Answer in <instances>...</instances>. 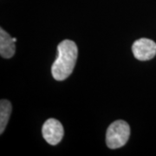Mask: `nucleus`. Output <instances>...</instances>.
Masks as SVG:
<instances>
[{
	"label": "nucleus",
	"instance_id": "nucleus-1",
	"mask_svg": "<svg viewBox=\"0 0 156 156\" xmlns=\"http://www.w3.org/2000/svg\"><path fill=\"white\" fill-rule=\"evenodd\" d=\"M58 55L51 67V73L56 81L67 79L75 68L77 60L78 49L71 40H63L57 46Z\"/></svg>",
	"mask_w": 156,
	"mask_h": 156
},
{
	"label": "nucleus",
	"instance_id": "nucleus-2",
	"mask_svg": "<svg viewBox=\"0 0 156 156\" xmlns=\"http://www.w3.org/2000/svg\"><path fill=\"white\" fill-rule=\"evenodd\" d=\"M130 135L129 125L122 120H118L108 127L106 133L107 146L111 149L122 147L128 142Z\"/></svg>",
	"mask_w": 156,
	"mask_h": 156
},
{
	"label": "nucleus",
	"instance_id": "nucleus-3",
	"mask_svg": "<svg viewBox=\"0 0 156 156\" xmlns=\"http://www.w3.org/2000/svg\"><path fill=\"white\" fill-rule=\"evenodd\" d=\"M43 136L45 140L52 146L58 144L63 137L64 130L62 123L54 118L48 119L42 128Z\"/></svg>",
	"mask_w": 156,
	"mask_h": 156
},
{
	"label": "nucleus",
	"instance_id": "nucleus-4",
	"mask_svg": "<svg viewBox=\"0 0 156 156\" xmlns=\"http://www.w3.org/2000/svg\"><path fill=\"white\" fill-rule=\"evenodd\" d=\"M134 56L140 61H148L156 55V44L151 39L140 38L132 45Z\"/></svg>",
	"mask_w": 156,
	"mask_h": 156
},
{
	"label": "nucleus",
	"instance_id": "nucleus-5",
	"mask_svg": "<svg viewBox=\"0 0 156 156\" xmlns=\"http://www.w3.org/2000/svg\"><path fill=\"white\" fill-rule=\"evenodd\" d=\"M13 37L4 30L0 29V55L4 58H11L14 56L16 51V46Z\"/></svg>",
	"mask_w": 156,
	"mask_h": 156
},
{
	"label": "nucleus",
	"instance_id": "nucleus-6",
	"mask_svg": "<svg viewBox=\"0 0 156 156\" xmlns=\"http://www.w3.org/2000/svg\"><path fill=\"white\" fill-rule=\"evenodd\" d=\"M11 114V103L2 99L0 101V134L4 133Z\"/></svg>",
	"mask_w": 156,
	"mask_h": 156
}]
</instances>
